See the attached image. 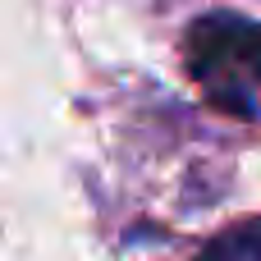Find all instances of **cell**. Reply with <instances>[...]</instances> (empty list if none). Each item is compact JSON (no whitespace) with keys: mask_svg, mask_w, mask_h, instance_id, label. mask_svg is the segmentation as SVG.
<instances>
[{"mask_svg":"<svg viewBox=\"0 0 261 261\" xmlns=\"http://www.w3.org/2000/svg\"><path fill=\"white\" fill-rule=\"evenodd\" d=\"M188 73L206 87L211 106L252 119L257 106L248 96V83L261 78V23L243 14H206L184 37Z\"/></svg>","mask_w":261,"mask_h":261,"instance_id":"obj_1","label":"cell"},{"mask_svg":"<svg viewBox=\"0 0 261 261\" xmlns=\"http://www.w3.org/2000/svg\"><path fill=\"white\" fill-rule=\"evenodd\" d=\"M193 261H261V216L220 229Z\"/></svg>","mask_w":261,"mask_h":261,"instance_id":"obj_2","label":"cell"}]
</instances>
